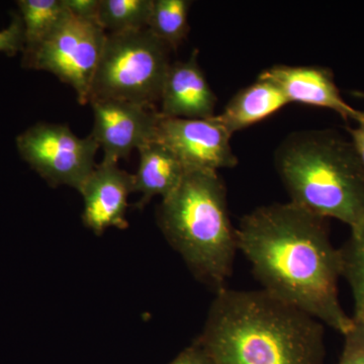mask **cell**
<instances>
[{
  "label": "cell",
  "instance_id": "obj_8",
  "mask_svg": "<svg viewBox=\"0 0 364 364\" xmlns=\"http://www.w3.org/2000/svg\"><path fill=\"white\" fill-rule=\"evenodd\" d=\"M231 136L217 116L178 119L160 114L155 140L171 150L186 171L218 172L238 164L230 143Z\"/></svg>",
  "mask_w": 364,
  "mask_h": 364
},
{
  "label": "cell",
  "instance_id": "obj_20",
  "mask_svg": "<svg viewBox=\"0 0 364 364\" xmlns=\"http://www.w3.org/2000/svg\"><path fill=\"white\" fill-rule=\"evenodd\" d=\"M25 32L20 14H14L11 23L4 30L0 31V53L7 56H14L23 51Z\"/></svg>",
  "mask_w": 364,
  "mask_h": 364
},
{
  "label": "cell",
  "instance_id": "obj_9",
  "mask_svg": "<svg viewBox=\"0 0 364 364\" xmlns=\"http://www.w3.org/2000/svg\"><path fill=\"white\" fill-rule=\"evenodd\" d=\"M90 104L95 114L90 136L104 151L102 161L128 159L134 150L156 139L160 112L153 107L116 100Z\"/></svg>",
  "mask_w": 364,
  "mask_h": 364
},
{
  "label": "cell",
  "instance_id": "obj_19",
  "mask_svg": "<svg viewBox=\"0 0 364 364\" xmlns=\"http://www.w3.org/2000/svg\"><path fill=\"white\" fill-rule=\"evenodd\" d=\"M343 336V349L337 364H364V323L353 321Z\"/></svg>",
  "mask_w": 364,
  "mask_h": 364
},
{
  "label": "cell",
  "instance_id": "obj_6",
  "mask_svg": "<svg viewBox=\"0 0 364 364\" xmlns=\"http://www.w3.org/2000/svg\"><path fill=\"white\" fill-rule=\"evenodd\" d=\"M107 36L97 23L80 20L68 11L37 48L23 53V66L54 74L75 90L79 104H90Z\"/></svg>",
  "mask_w": 364,
  "mask_h": 364
},
{
  "label": "cell",
  "instance_id": "obj_12",
  "mask_svg": "<svg viewBox=\"0 0 364 364\" xmlns=\"http://www.w3.org/2000/svg\"><path fill=\"white\" fill-rule=\"evenodd\" d=\"M160 114L178 119L215 117V97L193 51L186 61L170 64L160 97Z\"/></svg>",
  "mask_w": 364,
  "mask_h": 364
},
{
  "label": "cell",
  "instance_id": "obj_17",
  "mask_svg": "<svg viewBox=\"0 0 364 364\" xmlns=\"http://www.w3.org/2000/svg\"><path fill=\"white\" fill-rule=\"evenodd\" d=\"M189 0H154L148 30L170 49L176 50L189 31Z\"/></svg>",
  "mask_w": 364,
  "mask_h": 364
},
{
  "label": "cell",
  "instance_id": "obj_5",
  "mask_svg": "<svg viewBox=\"0 0 364 364\" xmlns=\"http://www.w3.org/2000/svg\"><path fill=\"white\" fill-rule=\"evenodd\" d=\"M169 50L148 28L107 33L90 102L116 100L154 109L171 64Z\"/></svg>",
  "mask_w": 364,
  "mask_h": 364
},
{
  "label": "cell",
  "instance_id": "obj_4",
  "mask_svg": "<svg viewBox=\"0 0 364 364\" xmlns=\"http://www.w3.org/2000/svg\"><path fill=\"white\" fill-rule=\"evenodd\" d=\"M274 161L289 203L350 228L364 219V173L350 141L336 132L291 134Z\"/></svg>",
  "mask_w": 364,
  "mask_h": 364
},
{
  "label": "cell",
  "instance_id": "obj_1",
  "mask_svg": "<svg viewBox=\"0 0 364 364\" xmlns=\"http://www.w3.org/2000/svg\"><path fill=\"white\" fill-rule=\"evenodd\" d=\"M238 250L262 289L344 335L353 325L340 303L339 249L326 219L294 203H273L242 218Z\"/></svg>",
  "mask_w": 364,
  "mask_h": 364
},
{
  "label": "cell",
  "instance_id": "obj_23",
  "mask_svg": "<svg viewBox=\"0 0 364 364\" xmlns=\"http://www.w3.org/2000/svg\"><path fill=\"white\" fill-rule=\"evenodd\" d=\"M356 123H358L356 128H348L347 130L350 134L352 147L364 173V112Z\"/></svg>",
  "mask_w": 364,
  "mask_h": 364
},
{
  "label": "cell",
  "instance_id": "obj_14",
  "mask_svg": "<svg viewBox=\"0 0 364 364\" xmlns=\"http://www.w3.org/2000/svg\"><path fill=\"white\" fill-rule=\"evenodd\" d=\"M289 104L279 86L258 76L252 85L239 90L217 117L233 136L272 116Z\"/></svg>",
  "mask_w": 364,
  "mask_h": 364
},
{
  "label": "cell",
  "instance_id": "obj_7",
  "mask_svg": "<svg viewBox=\"0 0 364 364\" xmlns=\"http://www.w3.org/2000/svg\"><path fill=\"white\" fill-rule=\"evenodd\" d=\"M16 148L50 186L80 191L95 168L100 146L90 135L79 138L67 124L40 123L16 138Z\"/></svg>",
  "mask_w": 364,
  "mask_h": 364
},
{
  "label": "cell",
  "instance_id": "obj_22",
  "mask_svg": "<svg viewBox=\"0 0 364 364\" xmlns=\"http://www.w3.org/2000/svg\"><path fill=\"white\" fill-rule=\"evenodd\" d=\"M168 364H214L205 348L196 340Z\"/></svg>",
  "mask_w": 364,
  "mask_h": 364
},
{
  "label": "cell",
  "instance_id": "obj_16",
  "mask_svg": "<svg viewBox=\"0 0 364 364\" xmlns=\"http://www.w3.org/2000/svg\"><path fill=\"white\" fill-rule=\"evenodd\" d=\"M154 0H100L97 23L109 33L148 28Z\"/></svg>",
  "mask_w": 364,
  "mask_h": 364
},
{
  "label": "cell",
  "instance_id": "obj_10",
  "mask_svg": "<svg viewBox=\"0 0 364 364\" xmlns=\"http://www.w3.org/2000/svg\"><path fill=\"white\" fill-rule=\"evenodd\" d=\"M79 193L85 203L83 223L93 233L128 227L126 215L129 196L134 193V174L119 168L117 162L97 164Z\"/></svg>",
  "mask_w": 364,
  "mask_h": 364
},
{
  "label": "cell",
  "instance_id": "obj_18",
  "mask_svg": "<svg viewBox=\"0 0 364 364\" xmlns=\"http://www.w3.org/2000/svg\"><path fill=\"white\" fill-rule=\"evenodd\" d=\"M350 229L348 240L339 248L341 277L348 282L353 296L352 318L364 323V219Z\"/></svg>",
  "mask_w": 364,
  "mask_h": 364
},
{
  "label": "cell",
  "instance_id": "obj_13",
  "mask_svg": "<svg viewBox=\"0 0 364 364\" xmlns=\"http://www.w3.org/2000/svg\"><path fill=\"white\" fill-rule=\"evenodd\" d=\"M138 170L134 174V193L141 195L136 207H146L155 196L162 200L181 183L186 169L181 160L162 143L154 140L139 148Z\"/></svg>",
  "mask_w": 364,
  "mask_h": 364
},
{
  "label": "cell",
  "instance_id": "obj_11",
  "mask_svg": "<svg viewBox=\"0 0 364 364\" xmlns=\"http://www.w3.org/2000/svg\"><path fill=\"white\" fill-rule=\"evenodd\" d=\"M286 95L289 104L311 105L337 112L344 119L358 122L363 112L342 97L330 69L318 66L275 65L260 74Z\"/></svg>",
  "mask_w": 364,
  "mask_h": 364
},
{
  "label": "cell",
  "instance_id": "obj_21",
  "mask_svg": "<svg viewBox=\"0 0 364 364\" xmlns=\"http://www.w3.org/2000/svg\"><path fill=\"white\" fill-rule=\"evenodd\" d=\"M100 0H63L67 11L80 20L97 23Z\"/></svg>",
  "mask_w": 364,
  "mask_h": 364
},
{
  "label": "cell",
  "instance_id": "obj_2",
  "mask_svg": "<svg viewBox=\"0 0 364 364\" xmlns=\"http://www.w3.org/2000/svg\"><path fill=\"white\" fill-rule=\"evenodd\" d=\"M324 326L260 291L224 289L198 341L214 364H325Z\"/></svg>",
  "mask_w": 364,
  "mask_h": 364
},
{
  "label": "cell",
  "instance_id": "obj_3",
  "mask_svg": "<svg viewBox=\"0 0 364 364\" xmlns=\"http://www.w3.org/2000/svg\"><path fill=\"white\" fill-rule=\"evenodd\" d=\"M158 223L196 279L215 294L226 289L238 243L226 186L217 171H186L176 191L160 203Z\"/></svg>",
  "mask_w": 364,
  "mask_h": 364
},
{
  "label": "cell",
  "instance_id": "obj_15",
  "mask_svg": "<svg viewBox=\"0 0 364 364\" xmlns=\"http://www.w3.org/2000/svg\"><path fill=\"white\" fill-rule=\"evenodd\" d=\"M16 4L25 32L23 53L37 48L68 14L63 0H18Z\"/></svg>",
  "mask_w": 364,
  "mask_h": 364
}]
</instances>
